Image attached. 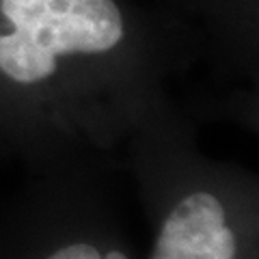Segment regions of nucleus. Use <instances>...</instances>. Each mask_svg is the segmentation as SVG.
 Instances as JSON below:
<instances>
[{
    "label": "nucleus",
    "mask_w": 259,
    "mask_h": 259,
    "mask_svg": "<svg viewBox=\"0 0 259 259\" xmlns=\"http://www.w3.org/2000/svg\"><path fill=\"white\" fill-rule=\"evenodd\" d=\"M3 13L15 30L0 35V71L22 84L50 78L56 56L106 52L123 35L112 0H3Z\"/></svg>",
    "instance_id": "1"
},
{
    "label": "nucleus",
    "mask_w": 259,
    "mask_h": 259,
    "mask_svg": "<svg viewBox=\"0 0 259 259\" xmlns=\"http://www.w3.org/2000/svg\"><path fill=\"white\" fill-rule=\"evenodd\" d=\"M151 259H236V236L214 194L194 192L162 225Z\"/></svg>",
    "instance_id": "2"
},
{
    "label": "nucleus",
    "mask_w": 259,
    "mask_h": 259,
    "mask_svg": "<svg viewBox=\"0 0 259 259\" xmlns=\"http://www.w3.org/2000/svg\"><path fill=\"white\" fill-rule=\"evenodd\" d=\"M48 259H127V257L123 253H119V250H110L108 255H100L95 246L71 244V246H65L61 250H56V253L50 255Z\"/></svg>",
    "instance_id": "3"
}]
</instances>
